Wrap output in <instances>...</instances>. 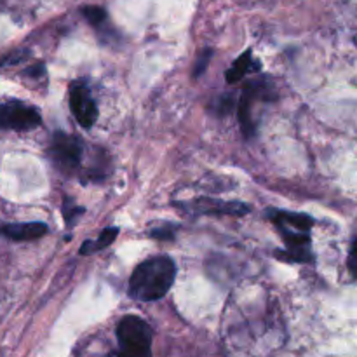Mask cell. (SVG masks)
I'll list each match as a JSON object with an SVG mask.
<instances>
[{
	"mask_svg": "<svg viewBox=\"0 0 357 357\" xmlns=\"http://www.w3.org/2000/svg\"><path fill=\"white\" fill-rule=\"evenodd\" d=\"M82 153V142L77 136L63 131L54 132L51 145H49V157L56 167H59L65 173H73L75 169H79Z\"/></svg>",
	"mask_w": 357,
	"mask_h": 357,
	"instance_id": "4",
	"label": "cell"
},
{
	"mask_svg": "<svg viewBox=\"0 0 357 357\" xmlns=\"http://www.w3.org/2000/svg\"><path fill=\"white\" fill-rule=\"evenodd\" d=\"M265 100H272V93L264 82L253 80V82L246 84L239 101V122L241 128H243V135L246 138H253L257 135V121H255L253 108L258 101Z\"/></svg>",
	"mask_w": 357,
	"mask_h": 357,
	"instance_id": "6",
	"label": "cell"
},
{
	"mask_svg": "<svg viewBox=\"0 0 357 357\" xmlns=\"http://www.w3.org/2000/svg\"><path fill=\"white\" fill-rule=\"evenodd\" d=\"M268 216L286 243L284 253H275V257L279 260L295 261V264L312 261L314 255L310 251V230L314 227V220L303 213L278 211V209L268 213Z\"/></svg>",
	"mask_w": 357,
	"mask_h": 357,
	"instance_id": "2",
	"label": "cell"
},
{
	"mask_svg": "<svg viewBox=\"0 0 357 357\" xmlns=\"http://www.w3.org/2000/svg\"><path fill=\"white\" fill-rule=\"evenodd\" d=\"M47 225L42 222H28V223H9V225L0 227V236L7 237L10 241H35L40 239L47 234Z\"/></svg>",
	"mask_w": 357,
	"mask_h": 357,
	"instance_id": "8",
	"label": "cell"
},
{
	"mask_svg": "<svg viewBox=\"0 0 357 357\" xmlns=\"http://www.w3.org/2000/svg\"><path fill=\"white\" fill-rule=\"evenodd\" d=\"M121 357H152V330L138 316H126L117 324Z\"/></svg>",
	"mask_w": 357,
	"mask_h": 357,
	"instance_id": "3",
	"label": "cell"
},
{
	"mask_svg": "<svg viewBox=\"0 0 357 357\" xmlns=\"http://www.w3.org/2000/svg\"><path fill=\"white\" fill-rule=\"evenodd\" d=\"M176 279V264L166 255L142 261L129 279V296L138 302L164 298Z\"/></svg>",
	"mask_w": 357,
	"mask_h": 357,
	"instance_id": "1",
	"label": "cell"
},
{
	"mask_svg": "<svg viewBox=\"0 0 357 357\" xmlns=\"http://www.w3.org/2000/svg\"><path fill=\"white\" fill-rule=\"evenodd\" d=\"M70 108H72L73 117L77 119L82 128H91L98 121V107L96 101L91 96V91L86 84H73L70 91Z\"/></svg>",
	"mask_w": 357,
	"mask_h": 357,
	"instance_id": "7",
	"label": "cell"
},
{
	"mask_svg": "<svg viewBox=\"0 0 357 357\" xmlns=\"http://www.w3.org/2000/svg\"><path fill=\"white\" fill-rule=\"evenodd\" d=\"M42 124V117L35 107L20 100L0 103V129L9 131H31Z\"/></svg>",
	"mask_w": 357,
	"mask_h": 357,
	"instance_id": "5",
	"label": "cell"
},
{
	"mask_svg": "<svg viewBox=\"0 0 357 357\" xmlns=\"http://www.w3.org/2000/svg\"><path fill=\"white\" fill-rule=\"evenodd\" d=\"M213 58V51L211 49H206L204 52H201V56H199L197 63H195V68H194V79H199V77L202 75V73L206 72V68H208L209 65V59Z\"/></svg>",
	"mask_w": 357,
	"mask_h": 357,
	"instance_id": "12",
	"label": "cell"
},
{
	"mask_svg": "<svg viewBox=\"0 0 357 357\" xmlns=\"http://www.w3.org/2000/svg\"><path fill=\"white\" fill-rule=\"evenodd\" d=\"M117 236H119L117 227H108V229H105L103 232L100 234V237H98L96 241H86V243L80 246V255L86 257V255H93L101 250H107V248L117 239Z\"/></svg>",
	"mask_w": 357,
	"mask_h": 357,
	"instance_id": "9",
	"label": "cell"
},
{
	"mask_svg": "<svg viewBox=\"0 0 357 357\" xmlns=\"http://www.w3.org/2000/svg\"><path fill=\"white\" fill-rule=\"evenodd\" d=\"M258 63L253 61V56H251V51L243 52L239 58L234 61V65L230 66V70L227 72V82H239L244 75H246L250 70H257Z\"/></svg>",
	"mask_w": 357,
	"mask_h": 357,
	"instance_id": "10",
	"label": "cell"
},
{
	"mask_svg": "<svg viewBox=\"0 0 357 357\" xmlns=\"http://www.w3.org/2000/svg\"><path fill=\"white\" fill-rule=\"evenodd\" d=\"M82 16L86 17L87 23L94 28H101L105 23H107L108 16H107V10L103 7H98V6H86L80 9Z\"/></svg>",
	"mask_w": 357,
	"mask_h": 357,
	"instance_id": "11",
	"label": "cell"
},
{
	"mask_svg": "<svg viewBox=\"0 0 357 357\" xmlns=\"http://www.w3.org/2000/svg\"><path fill=\"white\" fill-rule=\"evenodd\" d=\"M356 243H357L356 239L352 241L351 250H349V258H347V265H349V271H351L352 278L356 275V271H354V267H356Z\"/></svg>",
	"mask_w": 357,
	"mask_h": 357,
	"instance_id": "14",
	"label": "cell"
},
{
	"mask_svg": "<svg viewBox=\"0 0 357 357\" xmlns=\"http://www.w3.org/2000/svg\"><path fill=\"white\" fill-rule=\"evenodd\" d=\"M80 213H84V209L80 208V206H70V199H65V208H63V215H65V220L68 225H72L73 223V218H75L77 215H80Z\"/></svg>",
	"mask_w": 357,
	"mask_h": 357,
	"instance_id": "13",
	"label": "cell"
}]
</instances>
